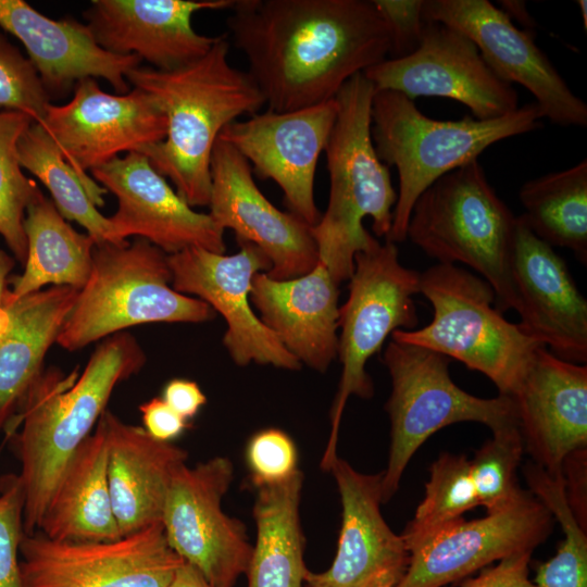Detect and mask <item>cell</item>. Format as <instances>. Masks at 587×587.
<instances>
[{
	"label": "cell",
	"mask_w": 587,
	"mask_h": 587,
	"mask_svg": "<svg viewBox=\"0 0 587 587\" xmlns=\"http://www.w3.org/2000/svg\"><path fill=\"white\" fill-rule=\"evenodd\" d=\"M229 10L225 35L275 112L334 99L390 52V33L373 0H235Z\"/></svg>",
	"instance_id": "obj_1"
},
{
	"label": "cell",
	"mask_w": 587,
	"mask_h": 587,
	"mask_svg": "<svg viewBox=\"0 0 587 587\" xmlns=\"http://www.w3.org/2000/svg\"><path fill=\"white\" fill-rule=\"evenodd\" d=\"M228 51L224 34L188 65L172 71L138 66L126 75L167 121L165 138L142 154L191 208L209 205L211 157L223 128L243 114H255L265 103L250 75L230 65Z\"/></svg>",
	"instance_id": "obj_2"
},
{
	"label": "cell",
	"mask_w": 587,
	"mask_h": 587,
	"mask_svg": "<svg viewBox=\"0 0 587 587\" xmlns=\"http://www.w3.org/2000/svg\"><path fill=\"white\" fill-rule=\"evenodd\" d=\"M145 353L127 333L109 336L83 373L57 371L39 376L9 427L17 436L24 497L23 528L38 530L51 492L70 458L92 433L114 388L141 370Z\"/></svg>",
	"instance_id": "obj_3"
},
{
	"label": "cell",
	"mask_w": 587,
	"mask_h": 587,
	"mask_svg": "<svg viewBox=\"0 0 587 587\" xmlns=\"http://www.w3.org/2000/svg\"><path fill=\"white\" fill-rule=\"evenodd\" d=\"M375 88L359 73L335 97L337 116L325 147L329 175L328 204L311 227L319 262L340 285L349 279L354 257L375 240L363 226L372 218L377 237H388L397 192L388 166L375 150L371 134V108Z\"/></svg>",
	"instance_id": "obj_4"
},
{
	"label": "cell",
	"mask_w": 587,
	"mask_h": 587,
	"mask_svg": "<svg viewBox=\"0 0 587 587\" xmlns=\"http://www.w3.org/2000/svg\"><path fill=\"white\" fill-rule=\"evenodd\" d=\"M534 103L490 120L466 115L457 121L424 115L414 101L392 90L375 91L371 134L379 160L395 166L399 192L386 240L403 242L413 205L421 193L445 174L477 158L491 145L542 126Z\"/></svg>",
	"instance_id": "obj_5"
},
{
	"label": "cell",
	"mask_w": 587,
	"mask_h": 587,
	"mask_svg": "<svg viewBox=\"0 0 587 587\" xmlns=\"http://www.w3.org/2000/svg\"><path fill=\"white\" fill-rule=\"evenodd\" d=\"M516 216L478 160L435 180L415 201L407 239L438 263L470 266L492 288L499 311L517 310L512 277Z\"/></svg>",
	"instance_id": "obj_6"
},
{
	"label": "cell",
	"mask_w": 587,
	"mask_h": 587,
	"mask_svg": "<svg viewBox=\"0 0 587 587\" xmlns=\"http://www.w3.org/2000/svg\"><path fill=\"white\" fill-rule=\"evenodd\" d=\"M168 254L142 238L96 245L89 277L78 291L57 344L75 351L145 323H202L215 311L172 287Z\"/></svg>",
	"instance_id": "obj_7"
},
{
	"label": "cell",
	"mask_w": 587,
	"mask_h": 587,
	"mask_svg": "<svg viewBox=\"0 0 587 587\" xmlns=\"http://www.w3.org/2000/svg\"><path fill=\"white\" fill-rule=\"evenodd\" d=\"M420 294L430 302L433 320L395 330L392 340L455 359L487 376L499 395L512 397L544 346L502 316L491 286L465 268L437 263L421 273Z\"/></svg>",
	"instance_id": "obj_8"
},
{
	"label": "cell",
	"mask_w": 587,
	"mask_h": 587,
	"mask_svg": "<svg viewBox=\"0 0 587 587\" xmlns=\"http://www.w3.org/2000/svg\"><path fill=\"white\" fill-rule=\"evenodd\" d=\"M383 361L391 379L385 405L390 447L382 477L383 504L397 492L417 449L439 429L461 422L480 423L491 432L517 426L512 397L486 399L464 391L450 377V359L446 355L391 339Z\"/></svg>",
	"instance_id": "obj_9"
},
{
	"label": "cell",
	"mask_w": 587,
	"mask_h": 587,
	"mask_svg": "<svg viewBox=\"0 0 587 587\" xmlns=\"http://www.w3.org/2000/svg\"><path fill=\"white\" fill-rule=\"evenodd\" d=\"M421 273L399 261L395 242L377 239L354 257L349 296L339 307L337 357L342 365L338 391L330 411V434L321 469L329 471L337 455L340 422L350 396L370 399L373 382L369 359L395 330H412L419 324L413 297L420 294Z\"/></svg>",
	"instance_id": "obj_10"
},
{
	"label": "cell",
	"mask_w": 587,
	"mask_h": 587,
	"mask_svg": "<svg viewBox=\"0 0 587 587\" xmlns=\"http://www.w3.org/2000/svg\"><path fill=\"white\" fill-rule=\"evenodd\" d=\"M233 479L234 465L226 457L185 463L173 476L163 510L168 545L211 587H235L251 559L245 524L222 508Z\"/></svg>",
	"instance_id": "obj_11"
},
{
	"label": "cell",
	"mask_w": 587,
	"mask_h": 587,
	"mask_svg": "<svg viewBox=\"0 0 587 587\" xmlns=\"http://www.w3.org/2000/svg\"><path fill=\"white\" fill-rule=\"evenodd\" d=\"M70 165L83 180L95 205L104 204L107 190L86 172L121 152L142 153L165 138L167 121L154 100L134 88L125 95L104 92L95 78L74 86L64 105L50 103L41 121Z\"/></svg>",
	"instance_id": "obj_12"
},
{
	"label": "cell",
	"mask_w": 587,
	"mask_h": 587,
	"mask_svg": "<svg viewBox=\"0 0 587 587\" xmlns=\"http://www.w3.org/2000/svg\"><path fill=\"white\" fill-rule=\"evenodd\" d=\"M183 563L162 523L109 541L54 540L36 530L20 545L21 587H170Z\"/></svg>",
	"instance_id": "obj_13"
},
{
	"label": "cell",
	"mask_w": 587,
	"mask_h": 587,
	"mask_svg": "<svg viewBox=\"0 0 587 587\" xmlns=\"http://www.w3.org/2000/svg\"><path fill=\"white\" fill-rule=\"evenodd\" d=\"M375 91L392 90L413 100L444 97L466 105L473 117L490 120L519 108L513 86L499 78L476 45L446 24L424 21L420 45L411 54L369 67Z\"/></svg>",
	"instance_id": "obj_14"
},
{
	"label": "cell",
	"mask_w": 587,
	"mask_h": 587,
	"mask_svg": "<svg viewBox=\"0 0 587 587\" xmlns=\"http://www.w3.org/2000/svg\"><path fill=\"white\" fill-rule=\"evenodd\" d=\"M235 254L188 248L168 254L172 287L183 295H196L218 312L227 324L223 344L240 366L252 362L298 371L301 363L263 324L250 305L253 276L267 273L271 262L253 243L237 240Z\"/></svg>",
	"instance_id": "obj_15"
},
{
	"label": "cell",
	"mask_w": 587,
	"mask_h": 587,
	"mask_svg": "<svg viewBox=\"0 0 587 587\" xmlns=\"http://www.w3.org/2000/svg\"><path fill=\"white\" fill-rule=\"evenodd\" d=\"M422 15L467 36L499 78L535 97L544 118L560 126H587L586 103L536 45L534 29L517 28L488 0H424Z\"/></svg>",
	"instance_id": "obj_16"
},
{
	"label": "cell",
	"mask_w": 587,
	"mask_h": 587,
	"mask_svg": "<svg viewBox=\"0 0 587 587\" xmlns=\"http://www.w3.org/2000/svg\"><path fill=\"white\" fill-rule=\"evenodd\" d=\"M336 116L335 98L297 111L267 110L232 122L218 139L251 163L257 176L274 180L289 212L312 227L321 217L314 200L316 165Z\"/></svg>",
	"instance_id": "obj_17"
},
{
	"label": "cell",
	"mask_w": 587,
	"mask_h": 587,
	"mask_svg": "<svg viewBox=\"0 0 587 587\" xmlns=\"http://www.w3.org/2000/svg\"><path fill=\"white\" fill-rule=\"evenodd\" d=\"M209 215L237 240L255 245L270 260L274 279L304 275L319 263L311 226L277 209L257 186L248 161L229 143L216 139L210 164Z\"/></svg>",
	"instance_id": "obj_18"
},
{
	"label": "cell",
	"mask_w": 587,
	"mask_h": 587,
	"mask_svg": "<svg viewBox=\"0 0 587 587\" xmlns=\"http://www.w3.org/2000/svg\"><path fill=\"white\" fill-rule=\"evenodd\" d=\"M553 521L529 490L509 510L463 517L410 551L408 570L396 587H446L510 555L534 552L549 538Z\"/></svg>",
	"instance_id": "obj_19"
},
{
	"label": "cell",
	"mask_w": 587,
	"mask_h": 587,
	"mask_svg": "<svg viewBox=\"0 0 587 587\" xmlns=\"http://www.w3.org/2000/svg\"><path fill=\"white\" fill-rule=\"evenodd\" d=\"M97 183L117 199L109 217L115 236L142 238L167 254L188 248L224 253V230L209 214L196 212L139 152H129L95 168Z\"/></svg>",
	"instance_id": "obj_20"
},
{
	"label": "cell",
	"mask_w": 587,
	"mask_h": 587,
	"mask_svg": "<svg viewBox=\"0 0 587 587\" xmlns=\"http://www.w3.org/2000/svg\"><path fill=\"white\" fill-rule=\"evenodd\" d=\"M341 501L337 551L323 572L307 571L309 587H396L403 578L410 552L401 535L382 512V477L364 474L337 457L329 471Z\"/></svg>",
	"instance_id": "obj_21"
},
{
	"label": "cell",
	"mask_w": 587,
	"mask_h": 587,
	"mask_svg": "<svg viewBox=\"0 0 587 587\" xmlns=\"http://www.w3.org/2000/svg\"><path fill=\"white\" fill-rule=\"evenodd\" d=\"M512 277L520 329L555 357L587 362V300L565 261L516 216Z\"/></svg>",
	"instance_id": "obj_22"
},
{
	"label": "cell",
	"mask_w": 587,
	"mask_h": 587,
	"mask_svg": "<svg viewBox=\"0 0 587 587\" xmlns=\"http://www.w3.org/2000/svg\"><path fill=\"white\" fill-rule=\"evenodd\" d=\"M235 0H93L84 12L97 43L121 55L133 54L160 71L188 65L217 40L198 34L192 15L230 9Z\"/></svg>",
	"instance_id": "obj_23"
},
{
	"label": "cell",
	"mask_w": 587,
	"mask_h": 587,
	"mask_svg": "<svg viewBox=\"0 0 587 587\" xmlns=\"http://www.w3.org/2000/svg\"><path fill=\"white\" fill-rule=\"evenodd\" d=\"M532 462L561 475L565 458L587 448V365L539 347L512 396Z\"/></svg>",
	"instance_id": "obj_24"
},
{
	"label": "cell",
	"mask_w": 587,
	"mask_h": 587,
	"mask_svg": "<svg viewBox=\"0 0 587 587\" xmlns=\"http://www.w3.org/2000/svg\"><path fill=\"white\" fill-rule=\"evenodd\" d=\"M0 26L24 45L50 99L66 95L87 77L104 78L125 95L130 86L127 73L141 63L136 55L101 48L86 24L49 18L23 0H0Z\"/></svg>",
	"instance_id": "obj_25"
},
{
	"label": "cell",
	"mask_w": 587,
	"mask_h": 587,
	"mask_svg": "<svg viewBox=\"0 0 587 587\" xmlns=\"http://www.w3.org/2000/svg\"><path fill=\"white\" fill-rule=\"evenodd\" d=\"M338 286L319 262L289 279L257 273L250 300L263 324L301 364L324 373L337 358Z\"/></svg>",
	"instance_id": "obj_26"
},
{
	"label": "cell",
	"mask_w": 587,
	"mask_h": 587,
	"mask_svg": "<svg viewBox=\"0 0 587 587\" xmlns=\"http://www.w3.org/2000/svg\"><path fill=\"white\" fill-rule=\"evenodd\" d=\"M108 484L122 536L162 523L175 472L188 452L150 436L143 427L123 422L105 410Z\"/></svg>",
	"instance_id": "obj_27"
},
{
	"label": "cell",
	"mask_w": 587,
	"mask_h": 587,
	"mask_svg": "<svg viewBox=\"0 0 587 587\" xmlns=\"http://www.w3.org/2000/svg\"><path fill=\"white\" fill-rule=\"evenodd\" d=\"M78 289L51 286L3 302L0 316V432L9 428L41 375Z\"/></svg>",
	"instance_id": "obj_28"
},
{
	"label": "cell",
	"mask_w": 587,
	"mask_h": 587,
	"mask_svg": "<svg viewBox=\"0 0 587 587\" xmlns=\"http://www.w3.org/2000/svg\"><path fill=\"white\" fill-rule=\"evenodd\" d=\"M38 532L67 541L122 537L109 491L107 434L101 416L60 474Z\"/></svg>",
	"instance_id": "obj_29"
},
{
	"label": "cell",
	"mask_w": 587,
	"mask_h": 587,
	"mask_svg": "<svg viewBox=\"0 0 587 587\" xmlns=\"http://www.w3.org/2000/svg\"><path fill=\"white\" fill-rule=\"evenodd\" d=\"M303 473L259 485L253 504L255 542L247 587H304L305 539L300 521Z\"/></svg>",
	"instance_id": "obj_30"
},
{
	"label": "cell",
	"mask_w": 587,
	"mask_h": 587,
	"mask_svg": "<svg viewBox=\"0 0 587 587\" xmlns=\"http://www.w3.org/2000/svg\"><path fill=\"white\" fill-rule=\"evenodd\" d=\"M24 232L25 268L4 300H18L47 285L84 287L91 271L95 241L75 230L39 188L27 205Z\"/></svg>",
	"instance_id": "obj_31"
},
{
	"label": "cell",
	"mask_w": 587,
	"mask_h": 587,
	"mask_svg": "<svg viewBox=\"0 0 587 587\" xmlns=\"http://www.w3.org/2000/svg\"><path fill=\"white\" fill-rule=\"evenodd\" d=\"M527 227L551 247L571 250L587 262V160L529 179L520 189Z\"/></svg>",
	"instance_id": "obj_32"
},
{
	"label": "cell",
	"mask_w": 587,
	"mask_h": 587,
	"mask_svg": "<svg viewBox=\"0 0 587 587\" xmlns=\"http://www.w3.org/2000/svg\"><path fill=\"white\" fill-rule=\"evenodd\" d=\"M17 155L22 168L48 188L60 214L83 226L95 245L127 241L117 239L109 217L98 211L83 180L41 124L33 122L24 132L17 143Z\"/></svg>",
	"instance_id": "obj_33"
},
{
	"label": "cell",
	"mask_w": 587,
	"mask_h": 587,
	"mask_svg": "<svg viewBox=\"0 0 587 587\" xmlns=\"http://www.w3.org/2000/svg\"><path fill=\"white\" fill-rule=\"evenodd\" d=\"M523 474L528 490L558 520L564 535L557 553L537 566V587H587V528L571 508L562 475H551L534 462H527Z\"/></svg>",
	"instance_id": "obj_34"
},
{
	"label": "cell",
	"mask_w": 587,
	"mask_h": 587,
	"mask_svg": "<svg viewBox=\"0 0 587 587\" xmlns=\"http://www.w3.org/2000/svg\"><path fill=\"white\" fill-rule=\"evenodd\" d=\"M429 473L425 496L401 534L409 552L479 505L466 455L442 452Z\"/></svg>",
	"instance_id": "obj_35"
},
{
	"label": "cell",
	"mask_w": 587,
	"mask_h": 587,
	"mask_svg": "<svg viewBox=\"0 0 587 587\" xmlns=\"http://www.w3.org/2000/svg\"><path fill=\"white\" fill-rule=\"evenodd\" d=\"M32 123L21 112H0V235L21 262L27 255L25 213L38 186L22 171L17 143Z\"/></svg>",
	"instance_id": "obj_36"
},
{
	"label": "cell",
	"mask_w": 587,
	"mask_h": 587,
	"mask_svg": "<svg viewBox=\"0 0 587 587\" xmlns=\"http://www.w3.org/2000/svg\"><path fill=\"white\" fill-rule=\"evenodd\" d=\"M523 452L524 442L517 426H509L492 432V437L470 460L478 502L487 514L509 510L528 492L517 480Z\"/></svg>",
	"instance_id": "obj_37"
},
{
	"label": "cell",
	"mask_w": 587,
	"mask_h": 587,
	"mask_svg": "<svg viewBox=\"0 0 587 587\" xmlns=\"http://www.w3.org/2000/svg\"><path fill=\"white\" fill-rule=\"evenodd\" d=\"M50 103L32 61L0 33V108L41 123Z\"/></svg>",
	"instance_id": "obj_38"
},
{
	"label": "cell",
	"mask_w": 587,
	"mask_h": 587,
	"mask_svg": "<svg viewBox=\"0 0 587 587\" xmlns=\"http://www.w3.org/2000/svg\"><path fill=\"white\" fill-rule=\"evenodd\" d=\"M254 487L284 480L298 470V452L290 436L278 428L254 434L246 448Z\"/></svg>",
	"instance_id": "obj_39"
},
{
	"label": "cell",
	"mask_w": 587,
	"mask_h": 587,
	"mask_svg": "<svg viewBox=\"0 0 587 587\" xmlns=\"http://www.w3.org/2000/svg\"><path fill=\"white\" fill-rule=\"evenodd\" d=\"M23 509L24 497L18 476L3 477L0 484V587H21Z\"/></svg>",
	"instance_id": "obj_40"
},
{
	"label": "cell",
	"mask_w": 587,
	"mask_h": 587,
	"mask_svg": "<svg viewBox=\"0 0 587 587\" xmlns=\"http://www.w3.org/2000/svg\"><path fill=\"white\" fill-rule=\"evenodd\" d=\"M423 2L424 0H373L390 33L389 59L403 58L417 49L424 26Z\"/></svg>",
	"instance_id": "obj_41"
},
{
	"label": "cell",
	"mask_w": 587,
	"mask_h": 587,
	"mask_svg": "<svg viewBox=\"0 0 587 587\" xmlns=\"http://www.w3.org/2000/svg\"><path fill=\"white\" fill-rule=\"evenodd\" d=\"M533 552H521L504 558L479 571L459 587H537L529 578Z\"/></svg>",
	"instance_id": "obj_42"
},
{
	"label": "cell",
	"mask_w": 587,
	"mask_h": 587,
	"mask_svg": "<svg viewBox=\"0 0 587 587\" xmlns=\"http://www.w3.org/2000/svg\"><path fill=\"white\" fill-rule=\"evenodd\" d=\"M561 475L569 503L578 522L587 528V448L565 458Z\"/></svg>",
	"instance_id": "obj_43"
},
{
	"label": "cell",
	"mask_w": 587,
	"mask_h": 587,
	"mask_svg": "<svg viewBox=\"0 0 587 587\" xmlns=\"http://www.w3.org/2000/svg\"><path fill=\"white\" fill-rule=\"evenodd\" d=\"M143 429L153 438L172 442L188 427V421L177 414L162 398L154 397L139 407Z\"/></svg>",
	"instance_id": "obj_44"
},
{
	"label": "cell",
	"mask_w": 587,
	"mask_h": 587,
	"mask_svg": "<svg viewBox=\"0 0 587 587\" xmlns=\"http://www.w3.org/2000/svg\"><path fill=\"white\" fill-rule=\"evenodd\" d=\"M161 398L186 421L195 417L207 403V397L199 385L184 378L170 380Z\"/></svg>",
	"instance_id": "obj_45"
},
{
	"label": "cell",
	"mask_w": 587,
	"mask_h": 587,
	"mask_svg": "<svg viewBox=\"0 0 587 587\" xmlns=\"http://www.w3.org/2000/svg\"><path fill=\"white\" fill-rule=\"evenodd\" d=\"M500 10L513 22L522 24L525 29H534L537 25L533 16L527 11L524 1L520 0H501Z\"/></svg>",
	"instance_id": "obj_46"
},
{
	"label": "cell",
	"mask_w": 587,
	"mask_h": 587,
	"mask_svg": "<svg viewBox=\"0 0 587 587\" xmlns=\"http://www.w3.org/2000/svg\"><path fill=\"white\" fill-rule=\"evenodd\" d=\"M170 587H211L202 575L188 563L177 570Z\"/></svg>",
	"instance_id": "obj_47"
},
{
	"label": "cell",
	"mask_w": 587,
	"mask_h": 587,
	"mask_svg": "<svg viewBox=\"0 0 587 587\" xmlns=\"http://www.w3.org/2000/svg\"><path fill=\"white\" fill-rule=\"evenodd\" d=\"M14 266L13 259L0 249V316L3 310V302L8 292L7 280Z\"/></svg>",
	"instance_id": "obj_48"
},
{
	"label": "cell",
	"mask_w": 587,
	"mask_h": 587,
	"mask_svg": "<svg viewBox=\"0 0 587 587\" xmlns=\"http://www.w3.org/2000/svg\"><path fill=\"white\" fill-rule=\"evenodd\" d=\"M577 3H578L579 11H580L583 24H584V29L586 32V29H587V1L586 0H578Z\"/></svg>",
	"instance_id": "obj_49"
},
{
	"label": "cell",
	"mask_w": 587,
	"mask_h": 587,
	"mask_svg": "<svg viewBox=\"0 0 587 587\" xmlns=\"http://www.w3.org/2000/svg\"><path fill=\"white\" fill-rule=\"evenodd\" d=\"M304 587H309V586L305 585Z\"/></svg>",
	"instance_id": "obj_50"
}]
</instances>
